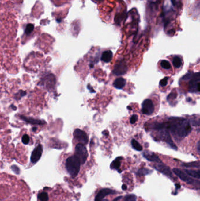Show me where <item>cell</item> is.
Segmentation results:
<instances>
[{
	"label": "cell",
	"mask_w": 200,
	"mask_h": 201,
	"mask_svg": "<svg viewBox=\"0 0 200 201\" xmlns=\"http://www.w3.org/2000/svg\"><path fill=\"white\" fill-rule=\"evenodd\" d=\"M165 126L177 139L184 138L191 131L190 122L183 118H171L167 124H164Z\"/></svg>",
	"instance_id": "obj_1"
},
{
	"label": "cell",
	"mask_w": 200,
	"mask_h": 201,
	"mask_svg": "<svg viewBox=\"0 0 200 201\" xmlns=\"http://www.w3.org/2000/svg\"><path fill=\"white\" fill-rule=\"evenodd\" d=\"M81 162L76 155L71 156L68 158L65 162V168L72 177H75L80 171Z\"/></svg>",
	"instance_id": "obj_2"
},
{
	"label": "cell",
	"mask_w": 200,
	"mask_h": 201,
	"mask_svg": "<svg viewBox=\"0 0 200 201\" xmlns=\"http://www.w3.org/2000/svg\"><path fill=\"white\" fill-rule=\"evenodd\" d=\"M76 157L80 160L81 164H84L88 157V151L84 145L77 144L75 146V154Z\"/></svg>",
	"instance_id": "obj_3"
},
{
	"label": "cell",
	"mask_w": 200,
	"mask_h": 201,
	"mask_svg": "<svg viewBox=\"0 0 200 201\" xmlns=\"http://www.w3.org/2000/svg\"><path fill=\"white\" fill-rule=\"evenodd\" d=\"M74 137L76 139L80 144L86 145L88 143L89 139L86 133L81 130L80 129H76L74 132Z\"/></svg>",
	"instance_id": "obj_4"
},
{
	"label": "cell",
	"mask_w": 200,
	"mask_h": 201,
	"mask_svg": "<svg viewBox=\"0 0 200 201\" xmlns=\"http://www.w3.org/2000/svg\"><path fill=\"white\" fill-rule=\"evenodd\" d=\"M127 68L126 64L124 61H121L120 62L117 63L115 66V68L113 70V74L116 76L123 75L127 72Z\"/></svg>",
	"instance_id": "obj_5"
},
{
	"label": "cell",
	"mask_w": 200,
	"mask_h": 201,
	"mask_svg": "<svg viewBox=\"0 0 200 201\" xmlns=\"http://www.w3.org/2000/svg\"><path fill=\"white\" fill-rule=\"evenodd\" d=\"M142 111L143 114L148 115H150L153 113L154 111V106L150 99H147L143 101L142 104Z\"/></svg>",
	"instance_id": "obj_6"
},
{
	"label": "cell",
	"mask_w": 200,
	"mask_h": 201,
	"mask_svg": "<svg viewBox=\"0 0 200 201\" xmlns=\"http://www.w3.org/2000/svg\"><path fill=\"white\" fill-rule=\"evenodd\" d=\"M43 152V148L41 145L37 146L32 151L31 157V162L32 164L36 163L41 157Z\"/></svg>",
	"instance_id": "obj_7"
},
{
	"label": "cell",
	"mask_w": 200,
	"mask_h": 201,
	"mask_svg": "<svg viewBox=\"0 0 200 201\" xmlns=\"http://www.w3.org/2000/svg\"><path fill=\"white\" fill-rule=\"evenodd\" d=\"M160 138L162 141H163L164 142H166L167 144H168L169 146L172 148L174 150H177V148L176 145L174 144V142H172V138L169 135V133H168L167 131H162L161 133H160Z\"/></svg>",
	"instance_id": "obj_8"
},
{
	"label": "cell",
	"mask_w": 200,
	"mask_h": 201,
	"mask_svg": "<svg viewBox=\"0 0 200 201\" xmlns=\"http://www.w3.org/2000/svg\"><path fill=\"white\" fill-rule=\"evenodd\" d=\"M114 194H116V192L113 190H111V189H108V188L102 189L97 193L95 197V201H102L106 196L109 195Z\"/></svg>",
	"instance_id": "obj_9"
},
{
	"label": "cell",
	"mask_w": 200,
	"mask_h": 201,
	"mask_svg": "<svg viewBox=\"0 0 200 201\" xmlns=\"http://www.w3.org/2000/svg\"><path fill=\"white\" fill-rule=\"evenodd\" d=\"M172 171H173L174 173H175L178 177H179V178L181 180H183L184 182H186L187 184H192L193 182V180L190 177H189L187 175V173H184L182 171L179 170V169H177V168L173 169Z\"/></svg>",
	"instance_id": "obj_10"
},
{
	"label": "cell",
	"mask_w": 200,
	"mask_h": 201,
	"mask_svg": "<svg viewBox=\"0 0 200 201\" xmlns=\"http://www.w3.org/2000/svg\"><path fill=\"white\" fill-rule=\"evenodd\" d=\"M153 167L157 171H158L160 172L165 175L166 176H169V177L172 176V171H170V168L166 166V165H164L163 164H157V165H154Z\"/></svg>",
	"instance_id": "obj_11"
},
{
	"label": "cell",
	"mask_w": 200,
	"mask_h": 201,
	"mask_svg": "<svg viewBox=\"0 0 200 201\" xmlns=\"http://www.w3.org/2000/svg\"><path fill=\"white\" fill-rule=\"evenodd\" d=\"M20 118L26 122L33 124V125H44L46 124V122L43 120H40V119H36L34 118H30V117H27L24 116H20Z\"/></svg>",
	"instance_id": "obj_12"
},
{
	"label": "cell",
	"mask_w": 200,
	"mask_h": 201,
	"mask_svg": "<svg viewBox=\"0 0 200 201\" xmlns=\"http://www.w3.org/2000/svg\"><path fill=\"white\" fill-rule=\"evenodd\" d=\"M143 156L145 159L149 160V161H152V162H155L157 163H161V160H160L159 157L155 155L153 153H149L147 152L143 153Z\"/></svg>",
	"instance_id": "obj_13"
},
{
	"label": "cell",
	"mask_w": 200,
	"mask_h": 201,
	"mask_svg": "<svg viewBox=\"0 0 200 201\" xmlns=\"http://www.w3.org/2000/svg\"><path fill=\"white\" fill-rule=\"evenodd\" d=\"M112 58H113L112 52L110 50H108V51H104L102 53V55L101 56V60L103 61L104 63H110Z\"/></svg>",
	"instance_id": "obj_14"
},
{
	"label": "cell",
	"mask_w": 200,
	"mask_h": 201,
	"mask_svg": "<svg viewBox=\"0 0 200 201\" xmlns=\"http://www.w3.org/2000/svg\"><path fill=\"white\" fill-rule=\"evenodd\" d=\"M126 85V80L123 78H117L113 83V86L116 89H122Z\"/></svg>",
	"instance_id": "obj_15"
},
{
	"label": "cell",
	"mask_w": 200,
	"mask_h": 201,
	"mask_svg": "<svg viewBox=\"0 0 200 201\" xmlns=\"http://www.w3.org/2000/svg\"><path fill=\"white\" fill-rule=\"evenodd\" d=\"M122 160V157H117L115 160H114L111 165V168L112 169H116L118 170L120 167L121 164V160Z\"/></svg>",
	"instance_id": "obj_16"
},
{
	"label": "cell",
	"mask_w": 200,
	"mask_h": 201,
	"mask_svg": "<svg viewBox=\"0 0 200 201\" xmlns=\"http://www.w3.org/2000/svg\"><path fill=\"white\" fill-rule=\"evenodd\" d=\"M186 173L189 176L194 178H197V179H200V170L199 171H194V170H188L186 169L185 171Z\"/></svg>",
	"instance_id": "obj_17"
},
{
	"label": "cell",
	"mask_w": 200,
	"mask_h": 201,
	"mask_svg": "<svg viewBox=\"0 0 200 201\" xmlns=\"http://www.w3.org/2000/svg\"><path fill=\"white\" fill-rule=\"evenodd\" d=\"M183 167L186 168H199L200 167V161H195V162H192L190 163H187V164H183Z\"/></svg>",
	"instance_id": "obj_18"
},
{
	"label": "cell",
	"mask_w": 200,
	"mask_h": 201,
	"mask_svg": "<svg viewBox=\"0 0 200 201\" xmlns=\"http://www.w3.org/2000/svg\"><path fill=\"white\" fill-rule=\"evenodd\" d=\"M131 145H132V147L136 151H141L143 149L142 146L140 145V144L135 139H133L131 141Z\"/></svg>",
	"instance_id": "obj_19"
},
{
	"label": "cell",
	"mask_w": 200,
	"mask_h": 201,
	"mask_svg": "<svg viewBox=\"0 0 200 201\" xmlns=\"http://www.w3.org/2000/svg\"><path fill=\"white\" fill-rule=\"evenodd\" d=\"M198 81H200V72H197L192 76L190 85H197L196 83Z\"/></svg>",
	"instance_id": "obj_20"
},
{
	"label": "cell",
	"mask_w": 200,
	"mask_h": 201,
	"mask_svg": "<svg viewBox=\"0 0 200 201\" xmlns=\"http://www.w3.org/2000/svg\"><path fill=\"white\" fill-rule=\"evenodd\" d=\"M172 64L174 66V67L178 68H179L181 65V60L178 56H175L174 58L172 60Z\"/></svg>",
	"instance_id": "obj_21"
},
{
	"label": "cell",
	"mask_w": 200,
	"mask_h": 201,
	"mask_svg": "<svg viewBox=\"0 0 200 201\" xmlns=\"http://www.w3.org/2000/svg\"><path fill=\"white\" fill-rule=\"evenodd\" d=\"M38 198L40 201H48V194L46 192H41L38 195Z\"/></svg>",
	"instance_id": "obj_22"
},
{
	"label": "cell",
	"mask_w": 200,
	"mask_h": 201,
	"mask_svg": "<svg viewBox=\"0 0 200 201\" xmlns=\"http://www.w3.org/2000/svg\"><path fill=\"white\" fill-rule=\"evenodd\" d=\"M151 172H152V171H150V170H149L147 169H145V168H143V169H139L138 172H137V175H139V176H143V175H147V174L151 173Z\"/></svg>",
	"instance_id": "obj_23"
},
{
	"label": "cell",
	"mask_w": 200,
	"mask_h": 201,
	"mask_svg": "<svg viewBox=\"0 0 200 201\" xmlns=\"http://www.w3.org/2000/svg\"><path fill=\"white\" fill-rule=\"evenodd\" d=\"M34 29V25L32 24H29L26 27L25 30V33L27 35H29L33 31Z\"/></svg>",
	"instance_id": "obj_24"
},
{
	"label": "cell",
	"mask_w": 200,
	"mask_h": 201,
	"mask_svg": "<svg viewBox=\"0 0 200 201\" xmlns=\"http://www.w3.org/2000/svg\"><path fill=\"white\" fill-rule=\"evenodd\" d=\"M161 67L165 69H169L171 68V64L166 60H163L161 62Z\"/></svg>",
	"instance_id": "obj_25"
},
{
	"label": "cell",
	"mask_w": 200,
	"mask_h": 201,
	"mask_svg": "<svg viewBox=\"0 0 200 201\" xmlns=\"http://www.w3.org/2000/svg\"><path fill=\"white\" fill-rule=\"evenodd\" d=\"M136 196L134 195H127L124 198V201H136Z\"/></svg>",
	"instance_id": "obj_26"
},
{
	"label": "cell",
	"mask_w": 200,
	"mask_h": 201,
	"mask_svg": "<svg viewBox=\"0 0 200 201\" xmlns=\"http://www.w3.org/2000/svg\"><path fill=\"white\" fill-rule=\"evenodd\" d=\"M22 142L25 144V145H27L29 142V137L28 135L25 134L23 135L22 138Z\"/></svg>",
	"instance_id": "obj_27"
},
{
	"label": "cell",
	"mask_w": 200,
	"mask_h": 201,
	"mask_svg": "<svg viewBox=\"0 0 200 201\" xmlns=\"http://www.w3.org/2000/svg\"><path fill=\"white\" fill-rule=\"evenodd\" d=\"M191 124L194 126H200V118H194L191 119Z\"/></svg>",
	"instance_id": "obj_28"
},
{
	"label": "cell",
	"mask_w": 200,
	"mask_h": 201,
	"mask_svg": "<svg viewBox=\"0 0 200 201\" xmlns=\"http://www.w3.org/2000/svg\"><path fill=\"white\" fill-rule=\"evenodd\" d=\"M167 81H168V78L165 77L164 78L162 79L160 82V85L161 87H165L166 85L167 84Z\"/></svg>",
	"instance_id": "obj_29"
},
{
	"label": "cell",
	"mask_w": 200,
	"mask_h": 201,
	"mask_svg": "<svg viewBox=\"0 0 200 201\" xmlns=\"http://www.w3.org/2000/svg\"><path fill=\"white\" fill-rule=\"evenodd\" d=\"M176 97H177V94L175 92H172L168 95L167 99V100H170V99H174Z\"/></svg>",
	"instance_id": "obj_30"
},
{
	"label": "cell",
	"mask_w": 200,
	"mask_h": 201,
	"mask_svg": "<svg viewBox=\"0 0 200 201\" xmlns=\"http://www.w3.org/2000/svg\"><path fill=\"white\" fill-rule=\"evenodd\" d=\"M11 169H12V170H13L14 172L16 173V174L18 175V174H20V169H19V168L17 167V166H16V165H13V166H11Z\"/></svg>",
	"instance_id": "obj_31"
},
{
	"label": "cell",
	"mask_w": 200,
	"mask_h": 201,
	"mask_svg": "<svg viewBox=\"0 0 200 201\" xmlns=\"http://www.w3.org/2000/svg\"><path fill=\"white\" fill-rule=\"evenodd\" d=\"M138 119V117L136 115H133L130 118V123L131 124H134Z\"/></svg>",
	"instance_id": "obj_32"
},
{
	"label": "cell",
	"mask_w": 200,
	"mask_h": 201,
	"mask_svg": "<svg viewBox=\"0 0 200 201\" xmlns=\"http://www.w3.org/2000/svg\"><path fill=\"white\" fill-rule=\"evenodd\" d=\"M192 73H190V72H189V73H188L187 74H186V75H184V76H183V79H184V80H187V79H190L191 78H192Z\"/></svg>",
	"instance_id": "obj_33"
},
{
	"label": "cell",
	"mask_w": 200,
	"mask_h": 201,
	"mask_svg": "<svg viewBox=\"0 0 200 201\" xmlns=\"http://www.w3.org/2000/svg\"><path fill=\"white\" fill-rule=\"evenodd\" d=\"M19 93H20V97H22L25 96L27 94V92L25 91H20Z\"/></svg>",
	"instance_id": "obj_34"
},
{
	"label": "cell",
	"mask_w": 200,
	"mask_h": 201,
	"mask_svg": "<svg viewBox=\"0 0 200 201\" xmlns=\"http://www.w3.org/2000/svg\"><path fill=\"white\" fill-rule=\"evenodd\" d=\"M197 151H198V153L200 154V141L198 142V143L197 144Z\"/></svg>",
	"instance_id": "obj_35"
},
{
	"label": "cell",
	"mask_w": 200,
	"mask_h": 201,
	"mask_svg": "<svg viewBox=\"0 0 200 201\" xmlns=\"http://www.w3.org/2000/svg\"><path fill=\"white\" fill-rule=\"evenodd\" d=\"M88 88L89 89V90H90L91 91V92H95V91L93 89H92V87H90V85H88Z\"/></svg>",
	"instance_id": "obj_36"
},
{
	"label": "cell",
	"mask_w": 200,
	"mask_h": 201,
	"mask_svg": "<svg viewBox=\"0 0 200 201\" xmlns=\"http://www.w3.org/2000/svg\"><path fill=\"white\" fill-rule=\"evenodd\" d=\"M197 91H200V83H197Z\"/></svg>",
	"instance_id": "obj_37"
},
{
	"label": "cell",
	"mask_w": 200,
	"mask_h": 201,
	"mask_svg": "<svg viewBox=\"0 0 200 201\" xmlns=\"http://www.w3.org/2000/svg\"><path fill=\"white\" fill-rule=\"evenodd\" d=\"M121 198H122V196H119V197H117L116 198H115L113 201H118L119 199H120Z\"/></svg>",
	"instance_id": "obj_38"
},
{
	"label": "cell",
	"mask_w": 200,
	"mask_h": 201,
	"mask_svg": "<svg viewBox=\"0 0 200 201\" xmlns=\"http://www.w3.org/2000/svg\"><path fill=\"white\" fill-rule=\"evenodd\" d=\"M11 108L13 110H14V111H15V110H17V107H15V106H14L13 105H11Z\"/></svg>",
	"instance_id": "obj_39"
},
{
	"label": "cell",
	"mask_w": 200,
	"mask_h": 201,
	"mask_svg": "<svg viewBox=\"0 0 200 201\" xmlns=\"http://www.w3.org/2000/svg\"><path fill=\"white\" fill-rule=\"evenodd\" d=\"M122 189L123 190H126L127 189V187L126 185H122Z\"/></svg>",
	"instance_id": "obj_40"
},
{
	"label": "cell",
	"mask_w": 200,
	"mask_h": 201,
	"mask_svg": "<svg viewBox=\"0 0 200 201\" xmlns=\"http://www.w3.org/2000/svg\"><path fill=\"white\" fill-rule=\"evenodd\" d=\"M175 187H177V189H179V188L181 187V185H179V184H176V185H175Z\"/></svg>",
	"instance_id": "obj_41"
},
{
	"label": "cell",
	"mask_w": 200,
	"mask_h": 201,
	"mask_svg": "<svg viewBox=\"0 0 200 201\" xmlns=\"http://www.w3.org/2000/svg\"><path fill=\"white\" fill-rule=\"evenodd\" d=\"M36 129H37V128H36V127H34V128H32V131H34V132L35 131H36Z\"/></svg>",
	"instance_id": "obj_42"
},
{
	"label": "cell",
	"mask_w": 200,
	"mask_h": 201,
	"mask_svg": "<svg viewBox=\"0 0 200 201\" xmlns=\"http://www.w3.org/2000/svg\"><path fill=\"white\" fill-rule=\"evenodd\" d=\"M102 201H108V199H104Z\"/></svg>",
	"instance_id": "obj_43"
},
{
	"label": "cell",
	"mask_w": 200,
	"mask_h": 201,
	"mask_svg": "<svg viewBox=\"0 0 200 201\" xmlns=\"http://www.w3.org/2000/svg\"><path fill=\"white\" fill-rule=\"evenodd\" d=\"M96 1H100V0H96Z\"/></svg>",
	"instance_id": "obj_44"
}]
</instances>
